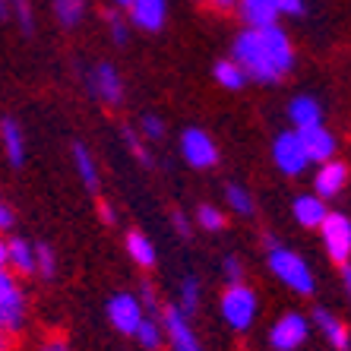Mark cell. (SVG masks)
Segmentation results:
<instances>
[{"label": "cell", "mask_w": 351, "mask_h": 351, "mask_svg": "<svg viewBox=\"0 0 351 351\" xmlns=\"http://www.w3.org/2000/svg\"><path fill=\"white\" fill-rule=\"evenodd\" d=\"M231 60L254 82H278L294 66V45L282 25L244 29L231 45Z\"/></svg>", "instance_id": "6da1fadb"}, {"label": "cell", "mask_w": 351, "mask_h": 351, "mask_svg": "<svg viewBox=\"0 0 351 351\" xmlns=\"http://www.w3.org/2000/svg\"><path fill=\"white\" fill-rule=\"evenodd\" d=\"M266 263H269V272L282 282L285 288H291L294 294H313L317 282H313V272L307 266L301 254H294L291 247H282L276 241H269V254H266Z\"/></svg>", "instance_id": "7a4b0ae2"}, {"label": "cell", "mask_w": 351, "mask_h": 351, "mask_svg": "<svg viewBox=\"0 0 351 351\" xmlns=\"http://www.w3.org/2000/svg\"><path fill=\"white\" fill-rule=\"evenodd\" d=\"M219 307H221V319L234 332H247L256 323V317H260V298H256V291L247 282H237V285L225 288Z\"/></svg>", "instance_id": "3957f363"}, {"label": "cell", "mask_w": 351, "mask_h": 351, "mask_svg": "<svg viewBox=\"0 0 351 351\" xmlns=\"http://www.w3.org/2000/svg\"><path fill=\"white\" fill-rule=\"evenodd\" d=\"M25 323V294L19 288L16 276L0 266V332H19Z\"/></svg>", "instance_id": "277c9868"}, {"label": "cell", "mask_w": 351, "mask_h": 351, "mask_svg": "<svg viewBox=\"0 0 351 351\" xmlns=\"http://www.w3.org/2000/svg\"><path fill=\"white\" fill-rule=\"evenodd\" d=\"M178 149H180V158H184L190 168H196V171H209V168L219 165V146H215V139L206 130H199V127H187V130L180 133Z\"/></svg>", "instance_id": "5b68a950"}, {"label": "cell", "mask_w": 351, "mask_h": 351, "mask_svg": "<svg viewBox=\"0 0 351 351\" xmlns=\"http://www.w3.org/2000/svg\"><path fill=\"white\" fill-rule=\"evenodd\" d=\"M319 234H323V247L332 256V263L348 266V260H351V219L348 215L329 213L323 219V225H319Z\"/></svg>", "instance_id": "8992f818"}, {"label": "cell", "mask_w": 351, "mask_h": 351, "mask_svg": "<svg viewBox=\"0 0 351 351\" xmlns=\"http://www.w3.org/2000/svg\"><path fill=\"white\" fill-rule=\"evenodd\" d=\"M272 162H276V168L282 174H288V178H298V174L307 171L311 158H307V152H304L298 130L278 133L276 143H272Z\"/></svg>", "instance_id": "52a82bcc"}, {"label": "cell", "mask_w": 351, "mask_h": 351, "mask_svg": "<svg viewBox=\"0 0 351 351\" xmlns=\"http://www.w3.org/2000/svg\"><path fill=\"white\" fill-rule=\"evenodd\" d=\"M105 313H108V323H111L121 335H133L139 329V323L146 319V307H143L139 298L136 294H130V291L114 294V298L108 301Z\"/></svg>", "instance_id": "ba28073f"}, {"label": "cell", "mask_w": 351, "mask_h": 351, "mask_svg": "<svg viewBox=\"0 0 351 351\" xmlns=\"http://www.w3.org/2000/svg\"><path fill=\"white\" fill-rule=\"evenodd\" d=\"M311 335V323L301 313H282L269 329V345L276 351H298Z\"/></svg>", "instance_id": "9c48e42d"}, {"label": "cell", "mask_w": 351, "mask_h": 351, "mask_svg": "<svg viewBox=\"0 0 351 351\" xmlns=\"http://www.w3.org/2000/svg\"><path fill=\"white\" fill-rule=\"evenodd\" d=\"M86 86H89V92L101 105H111V108L123 105V80L114 64H95L89 70V76H86Z\"/></svg>", "instance_id": "30bf717a"}, {"label": "cell", "mask_w": 351, "mask_h": 351, "mask_svg": "<svg viewBox=\"0 0 351 351\" xmlns=\"http://www.w3.org/2000/svg\"><path fill=\"white\" fill-rule=\"evenodd\" d=\"M162 329H165V342L171 345V351H203L193 326H190V317H184L178 307H165L162 311Z\"/></svg>", "instance_id": "8fae6325"}, {"label": "cell", "mask_w": 351, "mask_h": 351, "mask_svg": "<svg viewBox=\"0 0 351 351\" xmlns=\"http://www.w3.org/2000/svg\"><path fill=\"white\" fill-rule=\"evenodd\" d=\"M348 184V165L339 162V158H329V162H319L317 171H313V193L319 199H332L339 196Z\"/></svg>", "instance_id": "7c38bea8"}, {"label": "cell", "mask_w": 351, "mask_h": 351, "mask_svg": "<svg viewBox=\"0 0 351 351\" xmlns=\"http://www.w3.org/2000/svg\"><path fill=\"white\" fill-rule=\"evenodd\" d=\"M168 19V0H130L127 3V23L143 32H158Z\"/></svg>", "instance_id": "4fadbf2b"}, {"label": "cell", "mask_w": 351, "mask_h": 351, "mask_svg": "<svg viewBox=\"0 0 351 351\" xmlns=\"http://www.w3.org/2000/svg\"><path fill=\"white\" fill-rule=\"evenodd\" d=\"M301 136V146L311 158V165H319V162H329L335 158V149H339V139L319 123V127H307V130H298Z\"/></svg>", "instance_id": "5bb4252c"}, {"label": "cell", "mask_w": 351, "mask_h": 351, "mask_svg": "<svg viewBox=\"0 0 351 351\" xmlns=\"http://www.w3.org/2000/svg\"><path fill=\"white\" fill-rule=\"evenodd\" d=\"M291 213L301 228H319L323 219L329 215V206H326V199H319L317 193H301V196H294Z\"/></svg>", "instance_id": "9a60e30c"}, {"label": "cell", "mask_w": 351, "mask_h": 351, "mask_svg": "<svg viewBox=\"0 0 351 351\" xmlns=\"http://www.w3.org/2000/svg\"><path fill=\"white\" fill-rule=\"evenodd\" d=\"M288 121L294 123V130H307V127H319L323 123V105L313 95H294L288 101Z\"/></svg>", "instance_id": "2e32d148"}, {"label": "cell", "mask_w": 351, "mask_h": 351, "mask_svg": "<svg viewBox=\"0 0 351 351\" xmlns=\"http://www.w3.org/2000/svg\"><path fill=\"white\" fill-rule=\"evenodd\" d=\"M247 29H266L278 23V10L272 0H237L234 3Z\"/></svg>", "instance_id": "e0dca14e"}, {"label": "cell", "mask_w": 351, "mask_h": 351, "mask_svg": "<svg viewBox=\"0 0 351 351\" xmlns=\"http://www.w3.org/2000/svg\"><path fill=\"white\" fill-rule=\"evenodd\" d=\"M313 326L323 332V339H326V342L332 345L335 351H348L351 335H348L345 323L335 317V313H329L326 307H317V311H313Z\"/></svg>", "instance_id": "ac0fdd59"}, {"label": "cell", "mask_w": 351, "mask_h": 351, "mask_svg": "<svg viewBox=\"0 0 351 351\" xmlns=\"http://www.w3.org/2000/svg\"><path fill=\"white\" fill-rule=\"evenodd\" d=\"M0 146H3V156L10 165H23L25 162V133L13 117H3L0 121Z\"/></svg>", "instance_id": "d6986e66"}, {"label": "cell", "mask_w": 351, "mask_h": 351, "mask_svg": "<svg viewBox=\"0 0 351 351\" xmlns=\"http://www.w3.org/2000/svg\"><path fill=\"white\" fill-rule=\"evenodd\" d=\"M7 269L13 276H32L35 272V244L25 237H10L7 241Z\"/></svg>", "instance_id": "ffe728a7"}, {"label": "cell", "mask_w": 351, "mask_h": 351, "mask_svg": "<svg viewBox=\"0 0 351 351\" xmlns=\"http://www.w3.org/2000/svg\"><path fill=\"white\" fill-rule=\"evenodd\" d=\"M123 247H127V254H130V260L136 263L139 269H152L158 263V254H156V244L149 241L143 231H127V237H123Z\"/></svg>", "instance_id": "44dd1931"}, {"label": "cell", "mask_w": 351, "mask_h": 351, "mask_svg": "<svg viewBox=\"0 0 351 351\" xmlns=\"http://www.w3.org/2000/svg\"><path fill=\"white\" fill-rule=\"evenodd\" d=\"M73 168L80 174V184L86 190H95L98 187V165H95V156L89 152V146L76 143L73 146Z\"/></svg>", "instance_id": "7402d4cb"}, {"label": "cell", "mask_w": 351, "mask_h": 351, "mask_svg": "<svg viewBox=\"0 0 351 351\" xmlns=\"http://www.w3.org/2000/svg\"><path fill=\"white\" fill-rule=\"evenodd\" d=\"M86 7H89V0H51L54 19H58L64 29H76V25L86 19Z\"/></svg>", "instance_id": "603a6c76"}, {"label": "cell", "mask_w": 351, "mask_h": 351, "mask_svg": "<svg viewBox=\"0 0 351 351\" xmlns=\"http://www.w3.org/2000/svg\"><path fill=\"white\" fill-rule=\"evenodd\" d=\"M213 76H215V82H219L221 89H228V92H237V89H244L247 82V73L241 70V66L234 64L231 58H225V60H219V64L213 66Z\"/></svg>", "instance_id": "cb8c5ba5"}, {"label": "cell", "mask_w": 351, "mask_h": 351, "mask_svg": "<svg viewBox=\"0 0 351 351\" xmlns=\"http://www.w3.org/2000/svg\"><path fill=\"white\" fill-rule=\"evenodd\" d=\"M199 298H203V285H199V278L196 276H187L184 282H180V291H178V307L184 317H190V313H196V307H199Z\"/></svg>", "instance_id": "d4e9b609"}, {"label": "cell", "mask_w": 351, "mask_h": 351, "mask_svg": "<svg viewBox=\"0 0 351 351\" xmlns=\"http://www.w3.org/2000/svg\"><path fill=\"white\" fill-rule=\"evenodd\" d=\"M133 339H136L139 345L146 351H158L165 345V329H162V319L156 317H146L143 323H139V329L133 332Z\"/></svg>", "instance_id": "484cf974"}, {"label": "cell", "mask_w": 351, "mask_h": 351, "mask_svg": "<svg viewBox=\"0 0 351 351\" xmlns=\"http://www.w3.org/2000/svg\"><path fill=\"white\" fill-rule=\"evenodd\" d=\"M225 203L231 206L234 215H254V209H256L254 196H250V190H247L244 184H228V187H225Z\"/></svg>", "instance_id": "4316f807"}, {"label": "cell", "mask_w": 351, "mask_h": 351, "mask_svg": "<svg viewBox=\"0 0 351 351\" xmlns=\"http://www.w3.org/2000/svg\"><path fill=\"white\" fill-rule=\"evenodd\" d=\"M35 276H41L45 282H54L58 276V256L48 244H35Z\"/></svg>", "instance_id": "83f0119b"}, {"label": "cell", "mask_w": 351, "mask_h": 351, "mask_svg": "<svg viewBox=\"0 0 351 351\" xmlns=\"http://www.w3.org/2000/svg\"><path fill=\"white\" fill-rule=\"evenodd\" d=\"M196 225L206 228V231H213V234H219V231L225 228V213L213 203H203L199 209H196Z\"/></svg>", "instance_id": "f1b7e54d"}, {"label": "cell", "mask_w": 351, "mask_h": 351, "mask_svg": "<svg viewBox=\"0 0 351 351\" xmlns=\"http://www.w3.org/2000/svg\"><path fill=\"white\" fill-rule=\"evenodd\" d=\"M10 16L19 23L25 35L35 29V13H32V0H10Z\"/></svg>", "instance_id": "f546056e"}, {"label": "cell", "mask_w": 351, "mask_h": 351, "mask_svg": "<svg viewBox=\"0 0 351 351\" xmlns=\"http://www.w3.org/2000/svg\"><path fill=\"white\" fill-rule=\"evenodd\" d=\"M121 139H123V146L130 149V152L139 158V162H143V165H152V158H149V149H146V143H143V136H139V133L133 130V127H123V130H121Z\"/></svg>", "instance_id": "4dcf8cb0"}, {"label": "cell", "mask_w": 351, "mask_h": 351, "mask_svg": "<svg viewBox=\"0 0 351 351\" xmlns=\"http://www.w3.org/2000/svg\"><path fill=\"white\" fill-rule=\"evenodd\" d=\"M105 19H108V32H111V38H114L117 45H127V41H130V23H127L117 10H108Z\"/></svg>", "instance_id": "1f68e13d"}, {"label": "cell", "mask_w": 351, "mask_h": 351, "mask_svg": "<svg viewBox=\"0 0 351 351\" xmlns=\"http://www.w3.org/2000/svg\"><path fill=\"white\" fill-rule=\"evenodd\" d=\"M139 133H143L149 143H158V139H165V121L158 114H143V121H139Z\"/></svg>", "instance_id": "d6a6232c"}, {"label": "cell", "mask_w": 351, "mask_h": 351, "mask_svg": "<svg viewBox=\"0 0 351 351\" xmlns=\"http://www.w3.org/2000/svg\"><path fill=\"white\" fill-rule=\"evenodd\" d=\"M221 272H225V278H228V285H237V282H244V263L237 260L234 254H228L225 260H221Z\"/></svg>", "instance_id": "836d02e7"}, {"label": "cell", "mask_w": 351, "mask_h": 351, "mask_svg": "<svg viewBox=\"0 0 351 351\" xmlns=\"http://www.w3.org/2000/svg\"><path fill=\"white\" fill-rule=\"evenodd\" d=\"M278 10V16H301L304 13V0H272Z\"/></svg>", "instance_id": "e575fe53"}, {"label": "cell", "mask_w": 351, "mask_h": 351, "mask_svg": "<svg viewBox=\"0 0 351 351\" xmlns=\"http://www.w3.org/2000/svg\"><path fill=\"white\" fill-rule=\"evenodd\" d=\"M136 298H139V304H143L146 311H158V294H156V288H152V285H146V282H143Z\"/></svg>", "instance_id": "d590c367"}, {"label": "cell", "mask_w": 351, "mask_h": 351, "mask_svg": "<svg viewBox=\"0 0 351 351\" xmlns=\"http://www.w3.org/2000/svg\"><path fill=\"white\" fill-rule=\"evenodd\" d=\"M13 225H16V213L10 209V203H3V199H0V234H3V231H10Z\"/></svg>", "instance_id": "8d00e7d4"}, {"label": "cell", "mask_w": 351, "mask_h": 351, "mask_svg": "<svg viewBox=\"0 0 351 351\" xmlns=\"http://www.w3.org/2000/svg\"><path fill=\"white\" fill-rule=\"evenodd\" d=\"M98 219L105 221V225H114V221H117L114 206H111V203H101V206H98Z\"/></svg>", "instance_id": "74e56055"}, {"label": "cell", "mask_w": 351, "mask_h": 351, "mask_svg": "<svg viewBox=\"0 0 351 351\" xmlns=\"http://www.w3.org/2000/svg\"><path fill=\"white\" fill-rule=\"evenodd\" d=\"M171 221H174V231H178V234H190V221H187L184 213H174Z\"/></svg>", "instance_id": "f35d334b"}, {"label": "cell", "mask_w": 351, "mask_h": 351, "mask_svg": "<svg viewBox=\"0 0 351 351\" xmlns=\"http://www.w3.org/2000/svg\"><path fill=\"white\" fill-rule=\"evenodd\" d=\"M41 351H70V345L64 339H48V342L41 345Z\"/></svg>", "instance_id": "ab89813d"}, {"label": "cell", "mask_w": 351, "mask_h": 351, "mask_svg": "<svg viewBox=\"0 0 351 351\" xmlns=\"http://www.w3.org/2000/svg\"><path fill=\"white\" fill-rule=\"evenodd\" d=\"M209 7H215V10H234V3L237 0H206Z\"/></svg>", "instance_id": "60d3db41"}, {"label": "cell", "mask_w": 351, "mask_h": 351, "mask_svg": "<svg viewBox=\"0 0 351 351\" xmlns=\"http://www.w3.org/2000/svg\"><path fill=\"white\" fill-rule=\"evenodd\" d=\"M342 285H345V294L351 298V266H342Z\"/></svg>", "instance_id": "b9f144b4"}, {"label": "cell", "mask_w": 351, "mask_h": 351, "mask_svg": "<svg viewBox=\"0 0 351 351\" xmlns=\"http://www.w3.org/2000/svg\"><path fill=\"white\" fill-rule=\"evenodd\" d=\"M0 266H7V241L0 234Z\"/></svg>", "instance_id": "7bdbcfd3"}, {"label": "cell", "mask_w": 351, "mask_h": 351, "mask_svg": "<svg viewBox=\"0 0 351 351\" xmlns=\"http://www.w3.org/2000/svg\"><path fill=\"white\" fill-rule=\"evenodd\" d=\"M0 19H10V0H0Z\"/></svg>", "instance_id": "ee69618b"}, {"label": "cell", "mask_w": 351, "mask_h": 351, "mask_svg": "<svg viewBox=\"0 0 351 351\" xmlns=\"http://www.w3.org/2000/svg\"><path fill=\"white\" fill-rule=\"evenodd\" d=\"M0 351H10V335L0 332Z\"/></svg>", "instance_id": "f6af8a7d"}, {"label": "cell", "mask_w": 351, "mask_h": 351, "mask_svg": "<svg viewBox=\"0 0 351 351\" xmlns=\"http://www.w3.org/2000/svg\"><path fill=\"white\" fill-rule=\"evenodd\" d=\"M111 3H114V7H123V10H127V3H130V0H111Z\"/></svg>", "instance_id": "bcb514c9"}]
</instances>
